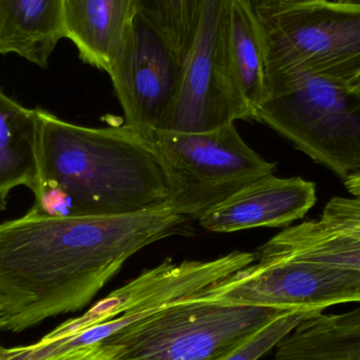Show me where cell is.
Masks as SVG:
<instances>
[{
  "instance_id": "1",
  "label": "cell",
  "mask_w": 360,
  "mask_h": 360,
  "mask_svg": "<svg viewBox=\"0 0 360 360\" xmlns=\"http://www.w3.org/2000/svg\"><path fill=\"white\" fill-rule=\"evenodd\" d=\"M188 220L165 207L116 216L27 212L1 222L0 331L82 310L134 254L181 234Z\"/></svg>"
},
{
  "instance_id": "2",
  "label": "cell",
  "mask_w": 360,
  "mask_h": 360,
  "mask_svg": "<svg viewBox=\"0 0 360 360\" xmlns=\"http://www.w3.org/2000/svg\"><path fill=\"white\" fill-rule=\"evenodd\" d=\"M38 179L29 213L116 216L170 207L151 136L134 127L89 128L36 108Z\"/></svg>"
},
{
  "instance_id": "3",
  "label": "cell",
  "mask_w": 360,
  "mask_h": 360,
  "mask_svg": "<svg viewBox=\"0 0 360 360\" xmlns=\"http://www.w3.org/2000/svg\"><path fill=\"white\" fill-rule=\"evenodd\" d=\"M254 120L340 179L360 172V92L298 71L268 75V93Z\"/></svg>"
},
{
  "instance_id": "4",
  "label": "cell",
  "mask_w": 360,
  "mask_h": 360,
  "mask_svg": "<svg viewBox=\"0 0 360 360\" xmlns=\"http://www.w3.org/2000/svg\"><path fill=\"white\" fill-rule=\"evenodd\" d=\"M287 311L196 294L122 328L101 344L110 360H219Z\"/></svg>"
},
{
  "instance_id": "5",
  "label": "cell",
  "mask_w": 360,
  "mask_h": 360,
  "mask_svg": "<svg viewBox=\"0 0 360 360\" xmlns=\"http://www.w3.org/2000/svg\"><path fill=\"white\" fill-rule=\"evenodd\" d=\"M266 73L298 71L352 88L360 80V6L254 0Z\"/></svg>"
},
{
  "instance_id": "6",
  "label": "cell",
  "mask_w": 360,
  "mask_h": 360,
  "mask_svg": "<svg viewBox=\"0 0 360 360\" xmlns=\"http://www.w3.org/2000/svg\"><path fill=\"white\" fill-rule=\"evenodd\" d=\"M170 190V207L198 220L276 165L245 143L235 124L207 132L156 130L151 134Z\"/></svg>"
},
{
  "instance_id": "7",
  "label": "cell",
  "mask_w": 360,
  "mask_h": 360,
  "mask_svg": "<svg viewBox=\"0 0 360 360\" xmlns=\"http://www.w3.org/2000/svg\"><path fill=\"white\" fill-rule=\"evenodd\" d=\"M205 300L277 310L323 312L360 302V272L290 257L264 243L254 262L198 294Z\"/></svg>"
},
{
  "instance_id": "8",
  "label": "cell",
  "mask_w": 360,
  "mask_h": 360,
  "mask_svg": "<svg viewBox=\"0 0 360 360\" xmlns=\"http://www.w3.org/2000/svg\"><path fill=\"white\" fill-rule=\"evenodd\" d=\"M230 0H200L194 37L182 60L176 94L158 130L207 132L250 120L226 60Z\"/></svg>"
},
{
  "instance_id": "9",
  "label": "cell",
  "mask_w": 360,
  "mask_h": 360,
  "mask_svg": "<svg viewBox=\"0 0 360 360\" xmlns=\"http://www.w3.org/2000/svg\"><path fill=\"white\" fill-rule=\"evenodd\" d=\"M182 59L153 19L141 10L109 72L126 122L151 136L173 103Z\"/></svg>"
},
{
  "instance_id": "10",
  "label": "cell",
  "mask_w": 360,
  "mask_h": 360,
  "mask_svg": "<svg viewBox=\"0 0 360 360\" xmlns=\"http://www.w3.org/2000/svg\"><path fill=\"white\" fill-rule=\"evenodd\" d=\"M254 262V253L234 251L207 262L166 260L99 300L82 316L65 321L78 332L120 319L127 326L192 297Z\"/></svg>"
},
{
  "instance_id": "11",
  "label": "cell",
  "mask_w": 360,
  "mask_h": 360,
  "mask_svg": "<svg viewBox=\"0 0 360 360\" xmlns=\"http://www.w3.org/2000/svg\"><path fill=\"white\" fill-rule=\"evenodd\" d=\"M316 186L302 177L269 175L245 186L201 216L210 232L233 233L260 226H288L302 219L316 203Z\"/></svg>"
},
{
  "instance_id": "12",
  "label": "cell",
  "mask_w": 360,
  "mask_h": 360,
  "mask_svg": "<svg viewBox=\"0 0 360 360\" xmlns=\"http://www.w3.org/2000/svg\"><path fill=\"white\" fill-rule=\"evenodd\" d=\"M143 0H63L65 38L84 63L109 74L130 37Z\"/></svg>"
},
{
  "instance_id": "13",
  "label": "cell",
  "mask_w": 360,
  "mask_h": 360,
  "mask_svg": "<svg viewBox=\"0 0 360 360\" xmlns=\"http://www.w3.org/2000/svg\"><path fill=\"white\" fill-rule=\"evenodd\" d=\"M226 60L233 86L254 120L268 93L266 46L254 0H230Z\"/></svg>"
},
{
  "instance_id": "14",
  "label": "cell",
  "mask_w": 360,
  "mask_h": 360,
  "mask_svg": "<svg viewBox=\"0 0 360 360\" xmlns=\"http://www.w3.org/2000/svg\"><path fill=\"white\" fill-rule=\"evenodd\" d=\"M63 38V0H0V54L44 69Z\"/></svg>"
},
{
  "instance_id": "15",
  "label": "cell",
  "mask_w": 360,
  "mask_h": 360,
  "mask_svg": "<svg viewBox=\"0 0 360 360\" xmlns=\"http://www.w3.org/2000/svg\"><path fill=\"white\" fill-rule=\"evenodd\" d=\"M273 360H360V308L310 313L277 344Z\"/></svg>"
},
{
  "instance_id": "16",
  "label": "cell",
  "mask_w": 360,
  "mask_h": 360,
  "mask_svg": "<svg viewBox=\"0 0 360 360\" xmlns=\"http://www.w3.org/2000/svg\"><path fill=\"white\" fill-rule=\"evenodd\" d=\"M38 120L36 109H27L0 89V211L8 205L11 191L37 184Z\"/></svg>"
},
{
  "instance_id": "17",
  "label": "cell",
  "mask_w": 360,
  "mask_h": 360,
  "mask_svg": "<svg viewBox=\"0 0 360 360\" xmlns=\"http://www.w3.org/2000/svg\"><path fill=\"white\" fill-rule=\"evenodd\" d=\"M266 245L302 262L360 272V239L331 228L319 217L281 231Z\"/></svg>"
},
{
  "instance_id": "18",
  "label": "cell",
  "mask_w": 360,
  "mask_h": 360,
  "mask_svg": "<svg viewBox=\"0 0 360 360\" xmlns=\"http://www.w3.org/2000/svg\"><path fill=\"white\" fill-rule=\"evenodd\" d=\"M200 0H143L141 10L160 27L184 60L194 37Z\"/></svg>"
},
{
  "instance_id": "19",
  "label": "cell",
  "mask_w": 360,
  "mask_h": 360,
  "mask_svg": "<svg viewBox=\"0 0 360 360\" xmlns=\"http://www.w3.org/2000/svg\"><path fill=\"white\" fill-rule=\"evenodd\" d=\"M311 311L290 310L273 319L219 360H258L277 346Z\"/></svg>"
},
{
  "instance_id": "20",
  "label": "cell",
  "mask_w": 360,
  "mask_h": 360,
  "mask_svg": "<svg viewBox=\"0 0 360 360\" xmlns=\"http://www.w3.org/2000/svg\"><path fill=\"white\" fill-rule=\"evenodd\" d=\"M321 220L345 234L360 239V197L335 196L323 207Z\"/></svg>"
},
{
  "instance_id": "21",
  "label": "cell",
  "mask_w": 360,
  "mask_h": 360,
  "mask_svg": "<svg viewBox=\"0 0 360 360\" xmlns=\"http://www.w3.org/2000/svg\"><path fill=\"white\" fill-rule=\"evenodd\" d=\"M46 360H110L107 351L101 344L84 347L77 350L70 351L59 356Z\"/></svg>"
},
{
  "instance_id": "22",
  "label": "cell",
  "mask_w": 360,
  "mask_h": 360,
  "mask_svg": "<svg viewBox=\"0 0 360 360\" xmlns=\"http://www.w3.org/2000/svg\"><path fill=\"white\" fill-rule=\"evenodd\" d=\"M344 184L351 196L360 197V172L345 180Z\"/></svg>"
},
{
  "instance_id": "23",
  "label": "cell",
  "mask_w": 360,
  "mask_h": 360,
  "mask_svg": "<svg viewBox=\"0 0 360 360\" xmlns=\"http://www.w3.org/2000/svg\"><path fill=\"white\" fill-rule=\"evenodd\" d=\"M338 4H351V6H360V0H333Z\"/></svg>"
},
{
  "instance_id": "24",
  "label": "cell",
  "mask_w": 360,
  "mask_h": 360,
  "mask_svg": "<svg viewBox=\"0 0 360 360\" xmlns=\"http://www.w3.org/2000/svg\"><path fill=\"white\" fill-rule=\"evenodd\" d=\"M276 1H281V2H296V1H307V0H276Z\"/></svg>"
},
{
  "instance_id": "25",
  "label": "cell",
  "mask_w": 360,
  "mask_h": 360,
  "mask_svg": "<svg viewBox=\"0 0 360 360\" xmlns=\"http://www.w3.org/2000/svg\"><path fill=\"white\" fill-rule=\"evenodd\" d=\"M353 89H355V90L359 91L360 92V80L359 82H356V84H354V86H352Z\"/></svg>"
}]
</instances>
